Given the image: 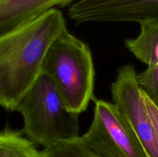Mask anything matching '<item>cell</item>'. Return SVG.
I'll return each mask as SVG.
<instances>
[{"instance_id":"1","label":"cell","mask_w":158,"mask_h":157,"mask_svg":"<svg viewBox=\"0 0 158 157\" xmlns=\"http://www.w3.org/2000/svg\"><path fill=\"white\" fill-rule=\"evenodd\" d=\"M66 29L61 11L54 8L33 21L0 35V106L15 111L42 73L53 40Z\"/></svg>"},{"instance_id":"2","label":"cell","mask_w":158,"mask_h":157,"mask_svg":"<svg viewBox=\"0 0 158 157\" xmlns=\"http://www.w3.org/2000/svg\"><path fill=\"white\" fill-rule=\"evenodd\" d=\"M42 73L52 81L71 112L80 115L94 99L95 69L90 48L65 29L50 45Z\"/></svg>"},{"instance_id":"3","label":"cell","mask_w":158,"mask_h":157,"mask_svg":"<svg viewBox=\"0 0 158 157\" xmlns=\"http://www.w3.org/2000/svg\"><path fill=\"white\" fill-rule=\"evenodd\" d=\"M15 111L23 119L21 132L43 149L80 137V115L71 112L52 80L41 73Z\"/></svg>"},{"instance_id":"4","label":"cell","mask_w":158,"mask_h":157,"mask_svg":"<svg viewBox=\"0 0 158 157\" xmlns=\"http://www.w3.org/2000/svg\"><path fill=\"white\" fill-rule=\"evenodd\" d=\"M81 138L101 157H148L127 117L105 100L95 101L93 121Z\"/></svg>"},{"instance_id":"5","label":"cell","mask_w":158,"mask_h":157,"mask_svg":"<svg viewBox=\"0 0 158 157\" xmlns=\"http://www.w3.org/2000/svg\"><path fill=\"white\" fill-rule=\"evenodd\" d=\"M110 92L113 103L130 122L148 157H158L157 135L133 65L119 68Z\"/></svg>"},{"instance_id":"6","label":"cell","mask_w":158,"mask_h":157,"mask_svg":"<svg viewBox=\"0 0 158 157\" xmlns=\"http://www.w3.org/2000/svg\"><path fill=\"white\" fill-rule=\"evenodd\" d=\"M79 8L85 22L158 20V0H80Z\"/></svg>"},{"instance_id":"7","label":"cell","mask_w":158,"mask_h":157,"mask_svg":"<svg viewBox=\"0 0 158 157\" xmlns=\"http://www.w3.org/2000/svg\"><path fill=\"white\" fill-rule=\"evenodd\" d=\"M74 0H0V35L39 18L56 6Z\"/></svg>"},{"instance_id":"8","label":"cell","mask_w":158,"mask_h":157,"mask_svg":"<svg viewBox=\"0 0 158 157\" xmlns=\"http://www.w3.org/2000/svg\"><path fill=\"white\" fill-rule=\"evenodd\" d=\"M139 24V35L127 38L125 46L148 67L155 66L158 64V20H145Z\"/></svg>"},{"instance_id":"9","label":"cell","mask_w":158,"mask_h":157,"mask_svg":"<svg viewBox=\"0 0 158 157\" xmlns=\"http://www.w3.org/2000/svg\"><path fill=\"white\" fill-rule=\"evenodd\" d=\"M0 157H43L35 143L20 132L6 128L0 132Z\"/></svg>"},{"instance_id":"10","label":"cell","mask_w":158,"mask_h":157,"mask_svg":"<svg viewBox=\"0 0 158 157\" xmlns=\"http://www.w3.org/2000/svg\"><path fill=\"white\" fill-rule=\"evenodd\" d=\"M41 154L43 157H101L85 144L81 136L43 149Z\"/></svg>"},{"instance_id":"11","label":"cell","mask_w":158,"mask_h":157,"mask_svg":"<svg viewBox=\"0 0 158 157\" xmlns=\"http://www.w3.org/2000/svg\"><path fill=\"white\" fill-rule=\"evenodd\" d=\"M137 81L143 93L158 108V64L137 74Z\"/></svg>"},{"instance_id":"12","label":"cell","mask_w":158,"mask_h":157,"mask_svg":"<svg viewBox=\"0 0 158 157\" xmlns=\"http://www.w3.org/2000/svg\"><path fill=\"white\" fill-rule=\"evenodd\" d=\"M143 99H144L145 104H146V107L147 109H148V113H149L150 118H151L152 124L153 126H154V130H155L156 135H157L158 141V108L146 96V95H144V94H143Z\"/></svg>"}]
</instances>
